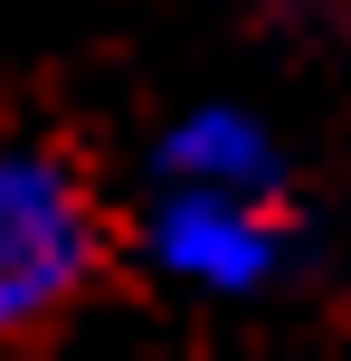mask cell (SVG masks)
<instances>
[{
    "mask_svg": "<svg viewBox=\"0 0 351 361\" xmlns=\"http://www.w3.org/2000/svg\"><path fill=\"white\" fill-rule=\"evenodd\" d=\"M171 171H181V180H209V190H228L238 171H257V143H247L238 124H219V114H209V124H190L181 143H171Z\"/></svg>",
    "mask_w": 351,
    "mask_h": 361,
    "instance_id": "cell-3",
    "label": "cell"
},
{
    "mask_svg": "<svg viewBox=\"0 0 351 361\" xmlns=\"http://www.w3.org/2000/svg\"><path fill=\"white\" fill-rule=\"evenodd\" d=\"M105 267V219L57 143H0V343L48 333Z\"/></svg>",
    "mask_w": 351,
    "mask_h": 361,
    "instance_id": "cell-1",
    "label": "cell"
},
{
    "mask_svg": "<svg viewBox=\"0 0 351 361\" xmlns=\"http://www.w3.org/2000/svg\"><path fill=\"white\" fill-rule=\"evenodd\" d=\"M162 267L200 276V286H247V276H266V228L247 219L238 190L190 180V190L162 209Z\"/></svg>",
    "mask_w": 351,
    "mask_h": 361,
    "instance_id": "cell-2",
    "label": "cell"
}]
</instances>
